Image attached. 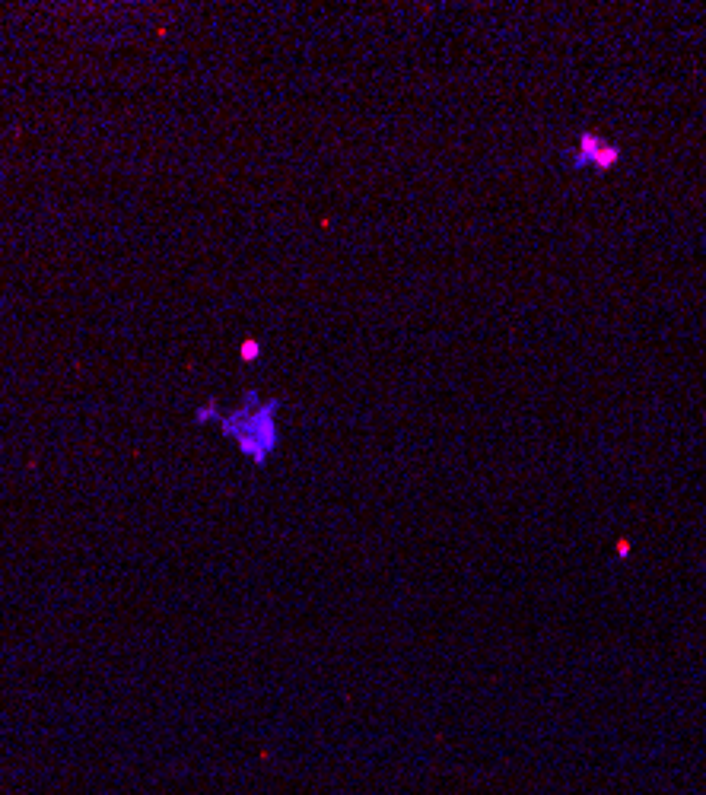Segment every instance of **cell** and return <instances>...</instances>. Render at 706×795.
Instances as JSON below:
<instances>
[{
  "label": "cell",
  "mask_w": 706,
  "mask_h": 795,
  "mask_svg": "<svg viewBox=\"0 0 706 795\" xmlns=\"http://www.w3.org/2000/svg\"><path fill=\"white\" fill-rule=\"evenodd\" d=\"M280 398H268L264 401L255 388L242 395V404L236 411L229 414H217V408L210 404V408H198V423H210V420H220V430L223 436L233 439V446L255 462L258 468L268 465V458L277 452L280 446Z\"/></svg>",
  "instance_id": "cell-1"
},
{
  "label": "cell",
  "mask_w": 706,
  "mask_h": 795,
  "mask_svg": "<svg viewBox=\"0 0 706 795\" xmlns=\"http://www.w3.org/2000/svg\"><path fill=\"white\" fill-rule=\"evenodd\" d=\"M261 357V344L255 338H245L242 341V360L249 363V360H258Z\"/></svg>",
  "instance_id": "cell-3"
},
{
  "label": "cell",
  "mask_w": 706,
  "mask_h": 795,
  "mask_svg": "<svg viewBox=\"0 0 706 795\" xmlns=\"http://www.w3.org/2000/svg\"><path fill=\"white\" fill-rule=\"evenodd\" d=\"M570 169H598V172H608L617 166V159H621V147L611 144V140H602L598 134H579L576 147H570L563 153Z\"/></svg>",
  "instance_id": "cell-2"
}]
</instances>
